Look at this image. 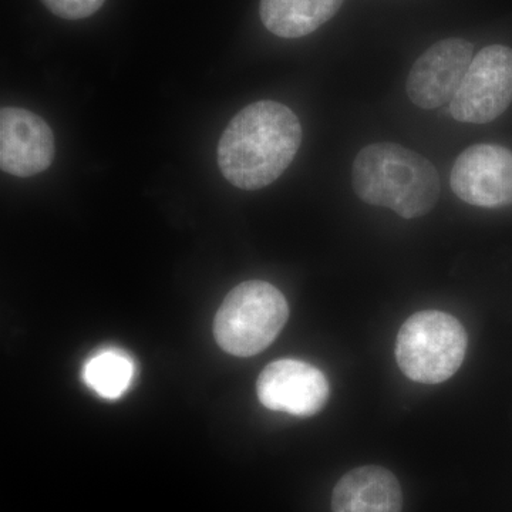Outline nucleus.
I'll list each match as a JSON object with an SVG mask.
<instances>
[{
  "instance_id": "obj_5",
  "label": "nucleus",
  "mask_w": 512,
  "mask_h": 512,
  "mask_svg": "<svg viewBox=\"0 0 512 512\" xmlns=\"http://www.w3.org/2000/svg\"><path fill=\"white\" fill-rule=\"evenodd\" d=\"M511 103L512 49L484 47L474 56L451 100V116L464 124H487L497 120Z\"/></svg>"
},
{
  "instance_id": "obj_11",
  "label": "nucleus",
  "mask_w": 512,
  "mask_h": 512,
  "mask_svg": "<svg viewBox=\"0 0 512 512\" xmlns=\"http://www.w3.org/2000/svg\"><path fill=\"white\" fill-rule=\"evenodd\" d=\"M345 0H261L259 15L269 32L284 39L308 36L329 22Z\"/></svg>"
},
{
  "instance_id": "obj_4",
  "label": "nucleus",
  "mask_w": 512,
  "mask_h": 512,
  "mask_svg": "<svg viewBox=\"0 0 512 512\" xmlns=\"http://www.w3.org/2000/svg\"><path fill=\"white\" fill-rule=\"evenodd\" d=\"M466 350V329L446 312L414 313L397 333V365L417 383L446 382L463 365Z\"/></svg>"
},
{
  "instance_id": "obj_8",
  "label": "nucleus",
  "mask_w": 512,
  "mask_h": 512,
  "mask_svg": "<svg viewBox=\"0 0 512 512\" xmlns=\"http://www.w3.org/2000/svg\"><path fill=\"white\" fill-rule=\"evenodd\" d=\"M256 393L266 409L311 417L328 403L329 383L318 367L301 360L282 359L262 370Z\"/></svg>"
},
{
  "instance_id": "obj_9",
  "label": "nucleus",
  "mask_w": 512,
  "mask_h": 512,
  "mask_svg": "<svg viewBox=\"0 0 512 512\" xmlns=\"http://www.w3.org/2000/svg\"><path fill=\"white\" fill-rule=\"evenodd\" d=\"M55 158V137L42 117L19 107L0 111V167L15 177L43 173Z\"/></svg>"
},
{
  "instance_id": "obj_7",
  "label": "nucleus",
  "mask_w": 512,
  "mask_h": 512,
  "mask_svg": "<svg viewBox=\"0 0 512 512\" xmlns=\"http://www.w3.org/2000/svg\"><path fill=\"white\" fill-rule=\"evenodd\" d=\"M473 59L474 47L466 39L450 37L434 43L414 62L407 96L424 110L451 103Z\"/></svg>"
},
{
  "instance_id": "obj_10",
  "label": "nucleus",
  "mask_w": 512,
  "mask_h": 512,
  "mask_svg": "<svg viewBox=\"0 0 512 512\" xmlns=\"http://www.w3.org/2000/svg\"><path fill=\"white\" fill-rule=\"evenodd\" d=\"M403 491L387 468H355L340 478L332 494V512H402Z\"/></svg>"
},
{
  "instance_id": "obj_6",
  "label": "nucleus",
  "mask_w": 512,
  "mask_h": 512,
  "mask_svg": "<svg viewBox=\"0 0 512 512\" xmlns=\"http://www.w3.org/2000/svg\"><path fill=\"white\" fill-rule=\"evenodd\" d=\"M450 187L461 201L480 208L512 205V151L497 144H476L458 156Z\"/></svg>"
},
{
  "instance_id": "obj_3",
  "label": "nucleus",
  "mask_w": 512,
  "mask_h": 512,
  "mask_svg": "<svg viewBox=\"0 0 512 512\" xmlns=\"http://www.w3.org/2000/svg\"><path fill=\"white\" fill-rule=\"evenodd\" d=\"M289 318L285 296L265 281H248L228 293L215 315L214 336L229 355L249 357L268 348Z\"/></svg>"
},
{
  "instance_id": "obj_13",
  "label": "nucleus",
  "mask_w": 512,
  "mask_h": 512,
  "mask_svg": "<svg viewBox=\"0 0 512 512\" xmlns=\"http://www.w3.org/2000/svg\"><path fill=\"white\" fill-rule=\"evenodd\" d=\"M50 12L66 20L86 19L99 12L106 0H42Z\"/></svg>"
},
{
  "instance_id": "obj_2",
  "label": "nucleus",
  "mask_w": 512,
  "mask_h": 512,
  "mask_svg": "<svg viewBox=\"0 0 512 512\" xmlns=\"http://www.w3.org/2000/svg\"><path fill=\"white\" fill-rule=\"evenodd\" d=\"M352 187L366 204L389 208L404 220L429 214L441 190L434 164L396 143L362 148L353 161Z\"/></svg>"
},
{
  "instance_id": "obj_12",
  "label": "nucleus",
  "mask_w": 512,
  "mask_h": 512,
  "mask_svg": "<svg viewBox=\"0 0 512 512\" xmlns=\"http://www.w3.org/2000/svg\"><path fill=\"white\" fill-rule=\"evenodd\" d=\"M133 377V360L120 350H103L90 357L83 367L84 383L104 399L114 400L123 396Z\"/></svg>"
},
{
  "instance_id": "obj_1",
  "label": "nucleus",
  "mask_w": 512,
  "mask_h": 512,
  "mask_svg": "<svg viewBox=\"0 0 512 512\" xmlns=\"http://www.w3.org/2000/svg\"><path fill=\"white\" fill-rule=\"evenodd\" d=\"M301 144V121L289 107L256 101L239 111L222 133L218 165L235 187L261 190L288 170Z\"/></svg>"
}]
</instances>
